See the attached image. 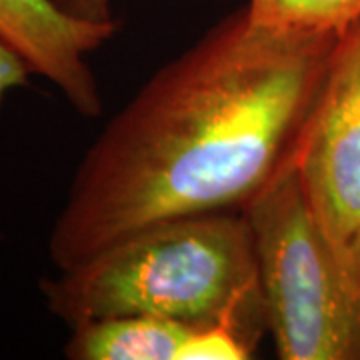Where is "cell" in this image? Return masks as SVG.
Here are the masks:
<instances>
[{
  "label": "cell",
  "instance_id": "6",
  "mask_svg": "<svg viewBox=\"0 0 360 360\" xmlns=\"http://www.w3.org/2000/svg\"><path fill=\"white\" fill-rule=\"evenodd\" d=\"M194 328L158 316H112L72 326L65 356L72 360H176Z\"/></svg>",
  "mask_w": 360,
  "mask_h": 360
},
{
  "label": "cell",
  "instance_id": "8",
  "mask_svg": "<svg viewBox=\"0 0 360 360\" xmlns=\"http://www.w3.org/2000/svg\"><path fill=\"white\" fill-rule=\"evenodd\" d=\"M255 347L229 322L194 328L180 347L176 360H246Z\"/></svg>",
  "mask_w": 360,
  "mask_h": 360
},
{
  "label": "cell",
  "instance_id": "9",
  "mask_svg": "<svg viewBox=\"0 0 360 360\" xmlns=\"http://www.w3.org/2000/svg\"><path fill=\"white\" fill-rule=\"evenodd\" d=\"M28 77H30V70L26 68L25 63L0 42V110H2L6 94L16 86L26 84Z\"/></svg>",
  "mask_w": 360,
  "mask_h": 360
},
{
  "label": "cell",
  "instance_id": "10",
  "mask_svg": "<svg viewBox=\"0 0 360 360\" xmlns=\"http://www.w3.org/2000/svg\"><path fill=\"white\" fill-rule=\"evenodd\" d=\"M63 11L68 14L92 20V22H112V8L110 0H54Z\"/></svg>",
  "mask_w": 360,
  "mask_h": 360
},
{
  "label": "cell",
  "instance_id": "2",
  "mask_svg": "<svg viewBox=\"0 0 360 360\" xmlns=\"http://www.w3.org/2000/svg\"><path fill=\"white\" fill-rule=\"evenodd\" d=\"M42 295L70 328L132 314L191 328L229 322L255 348L266 328L245 212H210L142 229L42 281Z\"/></svg>",
  "mask_w": 360,
  "mask_h": 360
},
{
  "label": "cell",
  "instance_id": "1",
  "mask_svg": "<svg viewBox=\"0 0 360 360\" xmlns=\"http://www.w3.org/2000/svg\"><path fill=\"white\" fill-rule=\"evenodd\" d=\"M340 39L270 30L243 8L162 66L82 158L49 236L54 266L153 224L245 212L292 162Z\"/></svg>",
  "mask_w": 360,
  "mask_h": 360
},
{
  "label": "cell",
  "instance_id": "7",
  "mask_svg": "<svg viewBox=\"0 0 360 360\" xmlns=\"http://www.w3.org/2000/svg\"><path fill=\"white\" fill-rule=\"evenodd\" d=\"M246 13L278 32L345 37L360 22V0H248Z\"/></svg>",
  "mask_w": 360,
  "mask_h": 360
},
{
  "label": "cell",
  "instance_id": "4",
  "mask_svg": "<svg viewBox=\"0 0 360 360\" xmlns=\"http://www.w3.org/2000/svg\"><path fill=\"white\" fill-rule=\"evenodd\" d=\"M292 165L310 214L360 290V22L336 46Z\"/></svg>",
  "mask_w": 360,
  "mask_h": 360
},
{
  "label": "cell",
  "instance_id": "5",
  "mask_svg": "<svg viewBox=\"0 0 360 360\" xmlns=\"http://www.w3.org/2000/svg\"><path fill=\"white\" fill-rule=\"evenodd\" d=\"M115 32L116 20H82L54 0H0V42L89 118L103 112V96L86 56Z\"/></svg>",
  "mask_w": 360,
  "mask_h": 360
},
{
  "label": "cell",
  "instance_id": "3",
  "mask_svg": "<svg viewBox=\"0 0 360 360\" xmlns=\"http://www.w3.org/2000/svg\"><path fill=\"white\" fill-rule=\"evenodd\" d=\"M266 328L283 360H360V290L319 229L295 165L245 210Z\"/></svg>",
  "mask_w": 360,
  "mask_h": 360
}]
</instances>
